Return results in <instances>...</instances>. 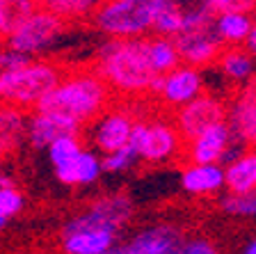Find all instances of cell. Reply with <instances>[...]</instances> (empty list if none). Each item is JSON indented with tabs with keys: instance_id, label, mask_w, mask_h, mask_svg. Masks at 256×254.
<instances>
[{
	"instance_id": "29",
	"label": "cell",
	"mask_w": 256,
	"mask_h": 254,
	"mask_svg": "<svg viewBox=\"0 0 256 254\" xmlns=\"http://www.w3.org/2000/svg\"><path fill=\"white\" fill-rule=\"evenodd\" d=\"M222 208L229 215L256 217V190L247 192V195H229L222 201Z\"/></svg>"
},
{
	"instance_id": "3",
	"label": "cell",
	"mask_w": 256,
	"mask_h": 254,
	"mask_svg": "<svg viewBox=\"0 0 256 254\" xmlns=\"http://www.w3.org/2000/svg\"><path fill=\"white\" fill-rule=\"evenodd\" d=\"M162 0H103L92 14V26L108 39L130 42L154 32Z\"/></svg>"
},
{
	"instance_id": "1",
	"label": "cell",
	"mask_w": 256,
	"mask_h": 254,
	"mask_svg": "<svg viewBox=\"0 0 256 254\" xmlns=\"http://www.w3.org/2000/svg\"><path fill=\"white\" fill-rule=\"evenodd\" d=\"M112 101V92L96 71L78 69L66 71L62 83L48 96H44L34 106V112H50L64 119H71L80 128L94 122L108 110Z\"/></svg>"
},
{
	"instance_id": "10",
	"label": "cell",
	"mask_w": 256,
	"mask_h": 254,
	"mask_svg": "<svg viewBox=\"0 0 256 254\" xmlns=\"http://www.w3.org/2000/svg\"><path fill=\"white\" fill-rule=\"evenodd\" d=\"M176 46V53L181 58V64L192 67V69H206V67H213L218 62V58L222 55L224 46L220 42L218 32H215L213 21L206 23V26H199L194 30H188L172 37Z\"/></svg>"
},
{
	"instance_id": "34",
	"label": "cell",
	"mask_w": 256,
	"mask_h": 254,
	"mask_svg": "<svg viewBox=\"0 0 256 254\" xmlns=\"http://www.w3.org/2000/svg\"><path fill=\"white\" fill-rule=\"evenodd\" d=\"M242 254H256V238L252 243H247V247L242 249Z\"/></svg>"
},
{
	"instance_id": "8",
	"label": "cell",
	"mask_w": 256,
	"mask_h": 254,
	"mask_svg": "<svg viewBox=\"0 0 256 254\" xmlns=\"http://www.w3.org/2000/svg\"><path fill=\"white\" fill-rule=\"evenodd\" d=\"M222 122H226V101L215 94H208V92H204L197 99H192L190 103L181 106L172 119L183 142H190L197 135H202L204 131L218 126Z\"/></svg>"
},
{
	"instance_id": "16",
	"label": "cell",
	"mask_w": 256,
	"mask_h": 254,
	"mask_svg": "<svg viewBox=\"0 0 256 254\" xmlns=\"http://www.w3.org/2000/svg\"><path fill=\"white\" fill-rule=\"evenodd\" d=\"M226 124L234 138L256 149V94L240 87L231 103H226Z\"/></svg>"
},
{
	"instance_id": "23",
	"label": "cell",
	"mask_w": 256,
	"mask_h": 254,
	"mask_svg": "<svg viewBox=\"0 0 256 254\" xmlns=\"http://www.w3.org/2000/svg\"><path fill=\"white\" fill-rule=\"evenodd\" d=\"M252 23H254V19L250 14H238V12H222V14H215L213 19L215 32L226 48L245 46L252 32Z\"/></svg>"
},
{
	"instance_id": "36",
	"label": "cell",
	"mask_w": 256,
	"mask_h": 254,
	"mask_svg": "<svg viewBox=\"0 0 256 254\" xmlns=\"http://www.w3.org/2000/svg\"><path fill=\"white\" fill-rule=\"evenodd\" d=\"M215 254H220V252H215Z\"/></svg>"
},
{
	"instance_id": "19",
	"label": "cell",
	"mask_w": 256,
	"mask_h": 254,
	"mask_svg": "<svg viewBox=\"0 0 256 254\" xmlns=\"http://www.w3.org/2000/svg\"><path fill=\"white\" fill-rule=\"evenodd\" d=\"M26 110L0 101V156H10L26 138Z\"/></svg>"
},
{
	"instance_id": "33",
	"label": "cell",
	"mask_w": 256,
	"mask_h": 254,
	"mask_svg": "<svg viewBox=\"0 0 256 254\" xmlns=\"http://www.w3.org/2000/svg\"><path fill=\"white\" fill-rule=\"evenodd\" d=\"M245 51L256 60V21L252 23V32H250V37H247V42H245Z\"/></svg>"
},
{
	"instance_id": "14",
	"label": "cell",
	"mask_w": 256,
	"mask_h": 254,
	"mask_svg": "<svg viewBox=\"0 0 256 254\" xmlns=\"http://www.w3.org/2000/svg\"><path fill=\"white\" fill-rule=\"evenodd\" d=\"M181 231L172 224H156L140 231L128 243L112 245L106 254H167L181 243Z\"/></svg>"
},
{
	"instance_id": "21",
	"label": "cell",
	"mask_w": 256,
	"mask_h": 254,
	"mask_svg": "<svg viewBox=\"0 0 256 254\" xmlns=\"http://www.w3.org/2000/svg\"><path fill=\"white\" fill-rule=\"evenodd\" d=\"M183 190L192 195H210L224 188V169L220 165H190L181 174Z\"/></svg>"
},
{
	"instance_id": "25",
	"label": "cell",
	"mask_w": 256,
	"mask_h": 254,
	"mask_svg": "<svg viewBox=\"0 0 256 254\" xmlns=\"http://www.w3.org/2000/svg\"><path fill=\"white\" fill-rule=\"evenodd\" d=\"M114 245V233L108 231H76L66 233L62 247L66 254H106Z\"/></svg>"
},
{
	"instance_id": "5",
	"label": "cell",
	"mask_w": 256,
	"mask_h": 254,
	"mask_svg": "<svg viewBox=\"0 0 256 254\" xmlns=\"http://www.w3.org/2000/svg\"><path fill=\"white\" fill-rule=\"evenodd\" d=\"M128 147L146 163H167L186 154L183 138L165 119H135Z\"/></svg>"
},
{
	"instance_id": "15",
	"label": "cell",
	"mask_w": 256,
	"mask_h": 254,
	"mask_svg": "<svg viewBox=\"0 0 256 254\" xmlns=\"http://www.w3.org/2000/svg\"><path fill=\"white\" fill-rule=\"evenodd\" d=\"M82 128L74 124L71 119H64L60 115H50V112H34L28 119L26 126V138L34 149H48L58 138L64 135H80Z\"/></svg>"
},
{
	"instance_id": "35",
	"label": "cell",
	"mask_w": 256,
	"mask_h": 254,
	"mask_svg": "<svg viewBox=\"0 0 256 254\" xmlns=\"http://www.w3.org/2000/svg\"><path fill=\"white\" fill-rule=\"evenodd\" d=\"M5 224H7V220L5 217H0V229H5Z\"/></svg>"
},
{
	"instance_id": "31",
	"label": "cell",
	"mask_w": 256,
	"mask_h": 254,
	"mask_svg": "<svg viewBox=\"0 0 256 254\" xmlns=\"http://www.w3.org/2000/svg\"><path fill=\"white\" fill-rule=\"evenodd\" d=\"M23 208V195L16 188H0V217H14Z\"/></svg>"
},
{
	"instance_id": "13",
	"label": "cell",
	"mask_w": 256,
	"mask_h": 254,
	"mask_svg": "<svg viewBox=\"0 0 256 254\" xmlns=\"http://www.w3.org/2000/svg\"><path fill=\"white\" fill-rule=\"evenodd\" d=\"M199 94H204V78L202 71L192 69L181 64L178 69H174L172 74L162 76V85H160L158 99L162 103H167L170 108H178L190 103L192 99H197Z\"/></svg>"
},
{
	"instance_id": "11",
	"label": "cell",
	"mask_w": 256,
	"mask_h": 254,
	"mask_svg": "<svg viewBox=\"0 0 256 254\" xmlns=\"http://www.w3.org/2000/svg\"><path fill=\"white\" fill-rule=\"evenodd\" d=\"M234 133L229 124L222 122L218 126L204 131L194 140L186 142V156L192 160V165H220L222 160H234L240 154L231 151L234 147Z\"/></svg>"
},
{
	"instance_id": "6",
	"label": "cell",
	"mask_w": 256,
	"mask_h": 254,
	"mask_svg": "<svg viewBox=\"0 0 256 254\" xmlns=\"http://www.w3.org/2000/svg\"><path fill=\"white\" fill-rule=\"evenodd\" d=\"M133 201L130 197L122 195H108L96 199L87 211L78 213L64 224V236L76 231H108L117 236L119 229L126 227V222L133 215Z\"/></svg>"
},
{
	"instance_id": "30",
	"label": "cell",
	"mask_w": 256,
	"mask_h": 254,
	"mask_svg": "<svg viewBox=\"0 0 256 254\" xmlns=\"http://www.w3.org/2000/svg\"><path fill=\"white\" fill-rule=\"evenodd\" d=\"M135 163H138V154L128 144L124 149H119V151H114V154H108L101 158V167L106 172H124V169L133 167Z\"/></svg>"
},
{
	"instance_id": "20",
	"label": "cell",
	"mask_w": 256,
	"mask_h": 254,
	"mask_svg": "<svg viewBox=\"0 0 256 254\" xmlns=\"http://www.w3.org/2000/svg\"><path fill=\"white\" fill-rule=\"evenodd\" d=\"M218 69L224 78H229L236 85H245L254 78L256 74V62L250 53L245 51V46H231L224 48L222 55L218 58Z\"/></svg>"
},
{
	"instance_id": "24",
	"label": "cell",
	"mask_w": 256,
	"mask_h": 254,
	"mask_svg": "<svg viewBox=\"0 0 256 254\" xmlns=\"http://www.w3.org/2000/svg\"><path fill=\"white\" fill-rule=\"evenodd\" d=\"M37 10L39 0H0V44H5Z\"/></svg>"
},
{
	"instance_id": "28",
	"label": "cell",
	"mask_w": 256,
	"mask_h": 254,
	"mask_svg": "<svg viewBox=\"0 0 256 254\" xmlns=\"http://www.w3.org/2000/svg\"><path fill=\"white\" fill-rule=\"evenodd\" d=\"M82 140H80V135H64V138H58L50 147H48V156H50V163H53V167H60V165L69 163L71 158H76V156L82 151Z\"/></svg>"
},
{
	"instance_id": "17",
	"label": "cell",
	"mask_w": 256,
	"mask_h": 254,
	"mask_svg": "<svg viewBox=\"0 0 256 254\" xmlns=\"http://www.w3.org/2000/svg\"><path fill=\"white\" fill-rule=\"evenodd\" d=\"M101 158L92 154V151H87V149H82L69 163L55 167V176L64 185H90L101 176Z\"/></svg>"
},
{
	"instance_id": "2",
	"label": "cell",
	"mask_w": 256,
	"mask_h": 254,
	"mask_svg": "<svg viewBox=\"0 0 256 254\" xmlns=\"http://www.w3.org/2000/svg\"><path fill=\"white\" fill-rule=\"evenodd\" d=\"M98 67L96 74L110 87L112 96H126V99H142L151 96L156 78L146 53H144V39L117 42L108 39L98 48Z\"/></svg>"
},
{
	"instance_id": "9",
	"label": "cell",
	"mask_w": 256,
	"mask_h": 254,
	"mask_svg": "<svg viewBox=\"0 0 256 254\" xmlns=\"http://www.w3.org/2000/svg\"><path fill=\"white\" fill-rule=\"evenodd\" d=\"M215 19L208 0H162L154 32L160 37H176L181 32L206 26Z\"/></svg>"
},
{
	"instance_id": "4",
	"label": "cell",
	"mask_w": 256,
	"mask_h": 254,
	"mask_svg": "<svg viewBox=\"0 0 256 254\" xmlns=\"http://www.w3.org/2000/svg\"><path fill=\"white\" fill-rule=\"evenodd\" d=\"M66 67L55 60H30L14 78L10 80L2 96V103H10L26 110V108H34L44 96L62 83L66 76Z\"/></svg>"
},
{
	"instance_id": "18",
	"label": "cell",
	"mask_w": 256,
	"mask_h": 254,
	"mask_svg": "<svg viewBox=\"0 0 256 254\" xmlns=\"http://www.w3.org/2000/svg\"><path fill=\"white\" fill-rule=\"evenodd\" d=\"M224 185L231 195H247L256 190V149L240 151L238 158H234L224 167Z\"/></svg>"
},
{
	"instance_id": "27",
	"label": "cell",
	"mask_w": 256,
	"mask_h": 254,
	"mask_svg": "<svg viewBox=\"0 0 256 254\" xmlns=\"http://www.w3.org/2000/svg\"><path fill=\"white\" fill-rule=\"evenodd\" d=\"M28 62H30V58H26V55H21V53H14L5 44H0V101L5 96V90H7V85H10V80L14 78Z\"/></svg>"
},
{
	"instance_id": "12",
	"label": "cell",
	"mask_w": 256,
	"mask_h": 254,
	"mask_svg": "<svg viewBox=\"0 0 256 254\" xmlns=\"http://www.w3.org/2000/svg\"><path fill=\"white\" fill-rule=\"evenodd\" d=\"M135 117L126 110L119 108H110L101 117L94 119V131H92V140H94L96 149L101 154H114L119 149H124L130 140V131H133Z\"/></svg>"
},
{
	"instance_id": "26",
	"label": "cell",
	"mask_w": 256,
	"mask_h": 254,
	"mask_svg": "<svg viewBox=\"0 0 256 254\" xmlns=\"http://www.w3.org/2000/svg\"><path fill=\"white\" fill-rule=\"evenodd\" d=\"M101 5H103V0H39V7H42V10L55 14L58 19H62L64 23L92 19V14Z\"/></svg>"
},
{
	"instance_id": "32",
	"label": "cell",
	"mask_w": 256,
	"mask_h": 254,
	"mask_svg": "<svg viewBox=\"0 0 256 254\" xmlns=\"http://www.w3.org/2000/svg\"><path fill=\"white\" fill-rule=\"evenodd\" d=\"M215 14L222 12H238V14H250L256 12V0H208Z\"/></svg>"
},
{
	"instance_id": "22",
	"label": "cell",
	"mask_w": 256,
	"mask_h": 254,
	"mask_svg": "<svg viewBox=\"0 0 256 254\" xmlns=\"http://www.w3.org/2000/svg\"><path fill=\"white\" fill-rule=\"evenodd\" d=\"M144 53L156 76H167L181 67V58L170 37H160V35L144 37Z\"/></svg>"
},
{
	"instance_id": "7",
	"label": "cell",
	"mask_w": 256,
	"mask_h": 254,
	"mask_svg": "<svg viewBox=\"0 0 256 254\" xmlns=\"http://www.w3.org/2000/svg\"><path fill=\"white\" fill-rule=\"evenodd\" d=\"M66 26H69V23H64L62 19H58L55 14H50V12L39 7V10L7 39L5 46L12 48L14 53H21L32 60V55H39L42 51H46L50 44H55V39L62 37Z\"/></svg>"
}]
</instances>
